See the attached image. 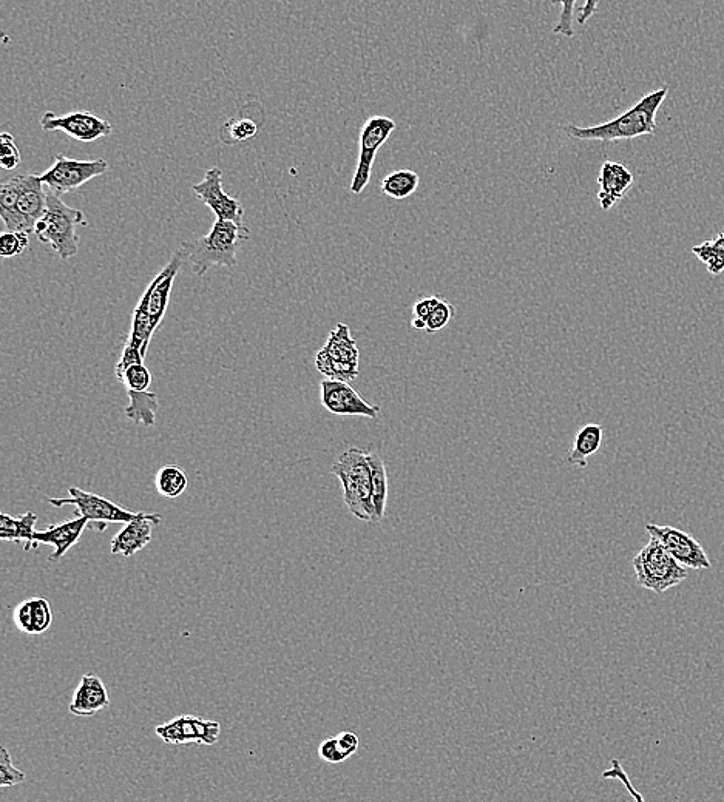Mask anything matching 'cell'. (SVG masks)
I'll return each instance as SVG.
<instances>
[{
    "mask_svg": "<svg viewBox=\"0 0 724 802\" xmlns=\"http://www.w3.org/2000/svg\"><path fill=\"white\" fill-rule=\"evenodd\" d=\"M88 522L90 520L85 517L75 516L65 522L48 526L45 530L36 531L33 536V550L39 545L55 546V553L50 557V562H59L67 551L72 550L81 540Z\"/></svg>",
    "mask_w": 724,
    "mask_h": 802,
    "instance_id": "18",
    "label": "cell"
},
{
    "mask_svg": "<svg viewBox=\"0 0 724 802\" xmlns=\"http://www.w3.org/2000/svg\"><path fill=\"white\" fill-rule=\"evenodd\" d=\"M156 736L167 745H214L220 738L221 725L200 716L183 715L155 728Z\"/></svg>",
    "mask_w": 724,
    "mask_h": 802,
    "instance_id": "12",
    "label": "cell"
},
{
    "mask_svg": "<svg viewBox=\"0 0 724 802\" xmlns=\"http://www.w3.org/2000/svg\"><path fill=\"white\" fill-rule=\"evenodd\" d=\"M368 462L373 474V503L376 508L377 519H385L386 500H388V477L386 466L382 457L374 452H368Z\"/></svg>",
    "mask_w": 724,
    "mask_h": 802,
    "instance_id": "28",
    "label": "cell"
},
{
    "mask_svg": "<svg viewBox=\"0 0 724 802\" xmlns=\"http://www.w3.org/2000/svg\"><path fill=\"white\" fill-rule=\"evenodd\" d=\"M340 747H342L343 752L351 758L354 753L359 750L360 739L359 736L356 735L354 732H342L339 736Z\"/></svg>",
    "mask_w": 724,
    "mask_h": 802,
    "instance_id": "40",
    "label": "cell"
},
{
    "mask_svg": "<svg viewBox=\"0 0 724 802\" xmlns=\"http://www.w3.org/2000/svg\"><path fill=\"white\" fill-rule=\"evenodd\" d=\"M258 127L251 119H231L224 127V135L231 136V142H244L257 135Z\"/></svg>",
    "mask_w": 724,
    "mask_h": 802,
    "instance_id": "36",
    "label": "cell"
},
{
    "mask_svg": "<svg viewBox=\"0 0 724 802\" xmlns=\"http://www.w3.org/2000/svg\"><path fill=\"white\" fill-rule=\"evenodd\" d=\"M109 705V691L105 688L102 679L93 673L84 674L75 690V695H73L70 713L88 718V716H95L96 713L102 712Z\"/></svg>",
    "mask_w": 724,
    "mask_h": 802,
    "instance_id": "20",
    "label": "cell"
},
{
    "mask_svg": "<svg viewBox=\"0 0 724 802\" xmlns=\"http://www.w3.org/2000/svg\"><path fill=\"white\" fill-rule=\"evenodd\" d=\"M603 443V428L590 423V425L582 426L575 437V445L570 449L567 455V463L570 465L578 466V468H587V459L590 455L595 454L601 448Z\"/></svg>",
    "mask_w": 724,
    "mask_h": 802,
    "instance_id": "23",
    "label": "cell"
},
{
    "mask_svg": "<svg viewBox=\"0 0 724 802\" xmlns=\"http://www.w3.org/2000/svg\"><path fill=\"white\" fill-rule=\"evenodd\" d=\"M359 346L351 337L348 324L339 323L329 334L325 346L317 352L315 366L332 380L352 381L359 375Z\"/></svg>",
    "mask_w": 724,
    "mask_h": 802,
    "instance_id": "6",
    "label": "cell"
},
{
    "mask_svg": "<svg viewBox=\"0 0 724 802\" xmlns=\"http://www.w3.org/2000/svg\"><path fill=\"white\" fill-rule=\"evenodd\" d=\"M411 324H413L414 329H417V331H425V329H427V321L422 320V318H413Z\"/></svg>",
    "mask_w": 724,
    "mask_h": 802,
    "instance_id": "41",
    "label": "cell"
},
{
    "mask_svg": "<svg viewBox=\"0 0 724 802\" xmlns=\"http://www.w3.org/2000/svg\"><path fill=\"white\" fill-rule=\"evenodd\" d=\"M161 514L138 513L135 519L124 523V528L113 537L110 550L115 556L132 557L152 542V526L160 525Z\"/></svg>",
    "mask_w": 724,
    "mask_h": 802,
    "instance_id": "17",
    "label": "cell"
},
{
    "mask_svg": "<svg viewBox=\"0 0 724 802\" xmlns=\"http://www.w3.org/2000/svg\"><path fill=\"white\" fill-rule=\"evenodd\" d=\"M439 297H425L420 298L413 307V315L414 318H422V320L427 321L428 315L433 312L434 307L437 306L439 303Z\"/></svg>",
    "mask_w": 724,
    "mask_h": 802,
    "instance_id": "39",
    "label": "cell"
},
{
    "mask_svg": "<svg viewBox=\"0 0 724 802\" xmlns=\"http://www.w3.org/2000/svg\"><path fill=\"white\" fill-rule=\"evenodd\" d=\"M41 127L45 132H62L82 142H93L113 133V125L109 121L90 112H73L65 116L47 112L41 118Z\"/></svg>",
    "mask_w": 724,
    "mask_h": 802,
    "instance_id": "13",
    "label": "cell"
},
{
    "mask_svg": "<svg viewBox=\"0 0 724 802\" xmlns=\"http://www.w3.org/2000/svg\"><path fill=\"white\" fill-rule=\"evenodd\" d=\"M251 238V230L243 223L215 221L206 236L181 244L186 253V263L198 277L206 275L214 266H237V253L241 244Z\"/></svg>",
    "mask_w": 724,
    "mask_h": 802,
    "instance_id": "2",
    "label": "cell"
},
{
    "mask_svg": "<svg viewBox=\"0 0 724 802\" xmlns=\"http://www.w3.org/2000/svg\"><path fill=\"white\" fill-rule=\"evenodd\" d=\"M366 454L368 451L363 449H346L332 465L331 472L342 482L343 500L352 516L363 522H379L373 503V474Z\"/></svg>",
    "mask_w": 724,
    "mask_h": 802,
    "instance_id": "3",
    "label": "cell"
},
{
    "mask_svg": "<svg viewBox=\"0 0 724 802\" xmlns=\"http://www.w3.org/2000/svg\"><path fill=\"white\" fill-rule=\"evenodd\" d=\"M192 190L201 203L206 204L214 212L217 220L243 223V206L237 198L224 192L223 172L218 167L207 170L203 181L192 186Z\"/></svg>",
    "mask_w": 724,
    "mask_h": 802,
    "instance_id": "14",
    "label": "cell"
},
{
    "mask_svg": "<svg viewBox=\"0 0 724 802\" xmlns=\"http://www.w3.org/2000/svg\"><path fill=\"white\" fill-rule=\"evenodd\" d=\"M695 257L706 264L711 275H720L724 272V233H718L717 238L697 244L692 247Z\"/></svg>",
    "mask_w": 724,
    "mask_h": 802,
    "instance_id": "30",
    "label": "cell"
},
{
    "mask_svg": "<svg viewBox=\"0 0 724 802\" xmlns=\"http://www.w3.org/2000/svg\"><path fill=\"white\" fill-rule=\"evenodd\" d=\"M553 4H559L562 7L561 16H559L558 24L553 28V33L562 34L565 38H573L575 30H573V10L578 0H552ZM599 0H586V4L581 8V13L578 16V24L586 25L593 14L598 13Z\"/></svg>",
    "mask_w": 724,
    "mask_h": 802,
    "instance_id": "26",
    "label": "cell"
},
{
    "mask_svg": "<svg viewBox=\"0 0 724 802\" xmlns=\"http://www.w3.org/2000/svg\"><path fill=\"white\" fill-rule=\"evenodd\" d=\"M669 87H661L643 96L637 104L618 118L593 127L567 125L564 132L581 141H624V139L650 136L657 130V113L667 98Z\"/></svg>",
    "mask_w": 724,
    "mask_h": 802,
    "instance_id": "1",
    "label": "cell"
},
{
    "mask_svg": "<svg viewBox=\"0 0 724 802\" xmlns=\"http://www.w3.org/2000/svg\"><path fill=\"white\" fill-rule=\"evenodd\" d=\"M48 190V189H47ZM81 210L67 206L61 195L48 190L47 210L34 226V235L58 253L62 261L75 257L79 250V236L76 229L87 226Z\"/></svg>",
    "mask_w": 724,
    "mask_h": 802,
    "instance_id": "4",
    "label": "cell"
},
{
    "mask_svg": "<svg viewBox=\"0 0 724 802\" xmlns=\"http://www.w3.org/2000/svg\"><path fill=\"white\" fill-rule=\"evenodd\" d=\"M130 403L126 408V415L133 422L141 423L146 428H152L156 423V412L160 408V400L156 392L127 391Z\"/></svg>",
    "mask_w": 724,
    "mask_h": 802,
    "instance_id": "24",
    "label": "cell"
},
{
    "mask_svg": "<svg viewBox=\"0 0 724 802\" xmlns=\"http://www.w3.org/2000/svg\"><path fill=\"white\" fill-rule=\"evenodd\" d=\"M603 778L621 779V781H623L624 784H626L627 790H629L630 795H632L633 798L638 799V801H643V796H641L640 793L635 792V789H633V786L632 784H630L629 779H627L626 772H624L620 762L616 761V759H613L612 761V769L606 770V772L603 773Z\"/></svg>",
    "mask_w": 724,
    "mask_h": 802,
    "instance_id": "38",
    "label": "cell"
},
{
    "mask_svg": "<svg viewBox=\"0 0 724 802\" xmlns=\"http://www.w3.org/2000/svg\"><path fill=\"white\" fill-rule=\"evenodd\" d=\"M119 381L122 385H126L127 391H149L150 385H152V374L144 366V363H136L126 369Z\"/></svg>",
    "mask_w": 724,
    "mask_h": 802,
    "instance_id": "31",
    "label": "cell"
},
{
    "mask_svg": "<svg viewBox=\"0 0 724 802\" xmlns=\"http://www.w3.org/2000/svg\"><path fill=\"white\" fill-rule=\"evenodd\" d=\"M17 184V213L21 218L22 232L30 235L47 210L48 190L41 178L33 173H17Z\"/></svg>",
    "mask_w": 724,
    "mask_h": 802,
    "instance_id": "16",
    "label": "cell"
},
{
    "mask_svg": "<svg viewBox=\"0 0 724 802\" xmlns=\"http://www.w3.org/2000/svg\"><path fill=\"white\" fill-rule=\"evenodd\" d=\"M396 129V122L386 116H373L363 124L360 130L359 161L349 187L354 195H360L368 186L377 152Z\"/></svg>",
    "mask_w": 724,
    "mask_h": 802,
    "instance_id": "7",
    "label": "cell"
},
{
    "mask_svg": "<svg viewBox=\"0 0 724 802\" xmlns=\"http://www.w3.org/2000/svg\"><path fill=\"white\" fill-rule=\"evenodd\" d=\"M319 756L322 761L328 762V764H342V762H345L346 759L349 758V756L343 752L342 747H340L337 736H335V738H326L325 741L320 744Z\"/></svg>",
    "mask_w": 724,
    "mask_h": 802,
    "instance_id": "37",
    "label": "cell"
},
{
    "mask_svg": "<svg viewBox=\"0 0 724 802\" xmlns=\"http://www.w3.org/2000/svg\"><path fill=\"white\" fill-rule=\"evenodd\" d=\"M184 264H186V253H184L183 247H180L173 253L169 263L156 275L155 280L149 284L143 297H141V300L146 301L153 331H156L158 326L163 323L164 315H166L167 307H169L173 283H175L176 275H178Z\"/></svg>",
    "mask_w": 724,
    "mask_h": 802,
    "instance_id": "15",
    "label": "cell"
},
{
    "mask_svg": "<svg viewBox=\"0 0 724 802\" xmlns=\"http://www.w3.org/2000/svg\"><path fill=\"white\" fill-rule=\"evenodd\" d=\"M17 196H19L17 175L8 176L0 184V216L8 232H22L21 218L17 213Z\"/></svg>",
    "mask_w": 724,
    "mask_h": 802,
    "instance_id": "25",
    "label": "cell"
},
{
    "mask_svg": "<svg viewBox=\"0 0 724 802\" xmlns=\"http://www.w3.org/2000/svg\"><path fill=\"white\" fill-rule=\"evenodd\" d=\"M420 178L413 170H397L385 176L382 181V192L390 198L402 201L416 193L419 189Z\"/></svg>",
    "mask_w": 724,
    "mask_h": 802,
    "instance_id": "29",
    "label": "cell"
},
{
    "mask_svg": "<svg viewBox=\"0 0 724 802\" xmlns=\"http://www.w3.org/2000/svg\"><path fill=\"white\" fill-rule=\"evenodd\" d=\"M27 779L22 770L17 769L11 761L10 753L5 747L0 749V789H7V787L17 786Z\"/></svg>",
    "mask_w": 724,
    "mask_h": 802,
    "instance_id": "32",
    "label": "cell"
},
{
    "mask_svg": "<svg viewBox=\"0 0 724 802\" xmlns=\"http://www.w3.org/2000/svg\"><path fill=\"white\" fill-rule=\"evenodd\" d=\"M598 184L601 209L610 210L629 192L633 184V175L620 162L606 161L599 172Z\"/></svg>",
    "mask_w": 724,
    "mask_h": 802,
    "instance_id": "19",
    "label": "cell"
},
{
    "mask_svg": "<svg viewBox=\"0 0 724 802\" xmlns=\"http://www.w3.org/2000/svg\"><path fill=\"white\" fill-rule=\"evenodd\" d=\"M646 531L650 537L660 540L670 556L683 567L692 570H711L712 562L708 553L692 534L678 530L674 526L653 525V523H647Z\"/></svg>",
    "mask_w": 724,
    "mask_h": 802,
    "instance_id": "10",
    "label": "cell"
},
{
    "mask_svg": "<svg viewBox=\"0 0 724 802\" xmlns=\"http://www.w3.org/2000/svg\"><path fill=\"white\" fill-rule=\"evenodd\" d=\"M21 152L17 149L16 142L10 133L0 136V167L13 172L21 164Z\"/></svg>",
    "mask_w": 724,
    "mask_h": 802,
    "instance_id": "35",
    "label": "cell"
},
{
    "mask_svg": "<svg viewBox=\"0 0 724 802\" xmlns=\"http://www.w3.org/2000/svg\"><path fill=\"white\" fill-rule=\"evenodd\" d=\"M38 514L28 513L21 516L0 514V539L4 542H24V550H33L34 525L38 522Z\"/></svg>",
    "mask_w": 724,
    "mask_h": 802,
    "instance_id": "22",
    "label": "cell"
},
{
    "mask_svg": "<svg viewBox=\"0 0 724 802\" xmlns=\"http://www.w3.org/2000/svg\"><path fill=\"white\" fill-rule=\"evenodd\" d=\"M68 499H48L50 505L56 508L62 506H75L76 516L85 517L90 522L107 523H129L135 519L138 513H132L119 506L118 503L105 497L93 494V492L82 491L79 488H68Z\"/></svg>",
    "mask_w": 724,
    "mask_h": 802,
    "instance_id": "9",
    "label": "cell"
},
{
    "mask_svg": "<svg viewBox=\"0 0 724 802\" xmlns=\"http://www.w3.org/2000/svg\"><path fill=\"white\" fill-rule=\"evenodd\" d=\"M30 240L25 232H5L0 236V257H19L27 249Z\"/></svg>",
    "mask_w": 724,
    "mask_h": 802,
    "instance_id": "33",
    "label": "cell"
},
{
    "mask_svg": "<svg viewBox=\"0 0 724 802\" xmlns=\"http://www.w3.org/2000/svg\"><path fill=\"white\" fill-rule=\"evenodd\" d=\"M320 398L326 411L340 417H366L376 420L380 406L371 405L348 381L326 378L320 383Z\"/></svg>",
    "mask_w": 724,
    "mask_h": 802,
    "instance_id": "11",
    "label": "cell"
},
{
    "mask_svg": "<svg viewBox=\"0 0 724 802\" xmlns=\"http://www.w3.org/2000/svg\"><path fill=\"white\" fill-rule=\"evenodd\" d=\"M156 491L166 499H178L189 486L186 472L180 466L166 465L156 472Z\"/></svg>",
    "mask_w": 724,
    "mask_h": 802,
    "instance_id": "27",
    "label": "cell"
},
{
    "mask_svg": "<svg viewBox=\"0 0 724 802\" xmlns=\"http://www.w3.org/2000/svg\"><path fill=\"white\" fill-rule=\"evenodd\" d=\"M16 627L25 634H42L53 624L50 602L44 597H31L17 605L13 613Z\"/></svg>",
    "mask_w": 724,
    "mask_h": 802,
    "instance_id": "21",
    "label": "cell"
},
{
    "mask_svg": "<svg viewBox=\"0 0 724 802\" xmlns=\"http://www.w3.org/2000/svg\"><path fill=\"white\" fill-rule=\"evenodd\" d=\"M453 315V304L448 303V301L440 298V301L437 303V306L434 307L433 312L428 315L427 329H425V332H427V334H436V332L442 331V329H445V327L448 326V323H450Z\"/></svg>",
    "mask_w": 724,
    "mask_h": 802,
    "instance_id": "34",
    "label": "cell"
},
{
    "mask_svg": "<svg viewBox=\"0 0 724 802\" xmlns=\"http://www.w3.org/2000/svg\"><path fill=\"white\" fill-rule=\"evenodd\" d=\"M632 565L638 585L653 593H666L687 579L686 567L670 556L655 537H650V542L633 557Z\"/></svg>",
    "mask_w": 724,
    "mask_h": 802,
    "instance_id": "5",
    "label": "cell"
},
{
    "mask_svg": "<svg viewBox=\"0 0 724 802\" xmlns=\"http://www.w3.org/2000/svg\"><path fill=\"white\" fill-rule=\"evenodd\" d=\"M109 170L105 159L95 161H79L67 158L64 155L55 156V162L50 169L45 170L39 178L51 192L64 195L92 181L93 178L104 175Z\"/></svg>",
    "mask_w": 724,
    "mask_h": 802,
    "instance_id": "8",
    "label": "cell"
}]
</instances>
